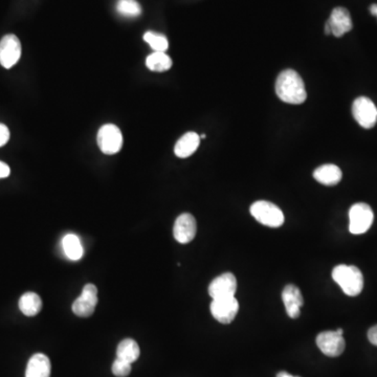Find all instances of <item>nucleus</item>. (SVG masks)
Wrapping results in <instances>:
<instances>
[{
  "label": "nucleus",
  "mask_w": 377,
  "mask_h": 377,
  "mask_svg": "<svg viewBox=\"0 0 377 377\" xmlns=\"http://www.w3.org/2000/svg\"><path fill=\"white\" fill-rule=\"evenodd\" d=\"M276 93L281 101L295 105L304 103L307 98L304 82L293 69H286L279 75L276 81Z\"/></svg>",
  "instance_id": "obj_1"
},
{
  "label": "nucleus",
  "mask_w": 377,
  "mask_h": 377,
  "mask_svg": "<svg viewBox=\"0 0 377 377\" xmlns=\"http://www.w3.org/2000/svg\"><path fill=\"white\" fill-rule=\"evenodd\" d=\"M332 279L349 297H356L364 288L362 271L353 265L341 264L332 271Z\"/></svg>",
  "instance_id": "obj_2"
},
{
  "label": "nucleus",
  "mask_w": 377,
  "mask_h": 377,
  "mask_svg": "<svg viewBox=\"0 0 377 377\" xmlns=\"http://www.w3.org/2000/svg\"><path fill=\"white\" fill-rule=\"evenodd\" d=\"M251 214L265 227H279L284 223V214L280 207L269 201H259L253 203Z\"/></svg>",
  "instance_id": "obj_3"
},
{
  "label": "nucleus",
  "mask_w": 377,
  "mask_h": 377,
  "mask_svg": "<svg viewBox=\"0 0 377 377\" xmlns=\"http://www.w3.org/2000/svg\"><path fill=\"white\" fill-rule=\"evenodd\" d=\"M97 143L100 150L104 155H117L123 146V135L117 126L113 124H105L99 129Z\"/></svg>",
  "instance_id": "obj_4"
},
{
  "label": "nucleus",
  "mask_w": 377,
  "mask_h": 377,
  "mask_svg": "<svg viewBox=\"0 0 377 377\" xmlns=\"http://www.w3.org/2000/svg\"><path fill=\"white\" fill-rule=\"evenodd\" d=\"M374 219L370 205L364 203H355L349 211V231L351 234H364L370 229Z\"/></svg>",
  "instance_id": "obj_5"
},
{
  "label": "nucleus",
  "mask_w": 377,
  "mask_h": 377,
  "mask_svg": "<svg viewBox=\"0 0 377 377\" xmlns=\"http://www.w3.org/2000/svg\"><path fill=\"white\" fill-rule=\"evenodd\" d=\"M352 113L355 121L363 128L371 129L377 122V108L372 100L366 97H360L354 100L352 105Z\"/></svg>",
  "instance_id": "obj_6"
},
{
  "label": "nucleus",
  "mask_w": 377,
  "mask_h": 377,
  "mask_svg": "<svg viewBox=\"0 0 377 377\" xmlns=\"http://www.w3.org/2000/svg\"><path fill=\"white\" fill-rule=\"evenodd\" d=\"M98 304V288L95 285L87 284L81 296L73 303V312L80 318H89L95 312Z\"/></svg>",
  "instance_id": "obj_7"
},
{
  "label": "nucleus",
  "mask_w": 377,
  "mask_h": 377,
  "mask_svg": "<svg viewBox=\"0 0 377 377\" xmlns=\"http://www.w3.org/2000/svg\"><path fill=\"white\" fill-rule=\"evenodd\" d=\"M21 57V43L17 36L5 35L0 40V65L9 69L19 61Z\"/></svg>",
  "instance_id": "obj_8"
},
{
  "label": "nucleus",
  "mask_w": 377,
  "mask_h": 377,
  "mask_svg": "<svg viewBox=\"0 0 377 377\" xmlns=\"http://www.w3.org/2000/svg\"><path fill=\"white\" fill-rule=\"evenodd\" d=\"M239 310V303L235 297L215 299L211 303V312L215 320L221 324H229L236 318Z\"/></svg>",
  "instance_id": "obj_9"
},
{
  "label": "nucleus",
  "mask_w": 377,
  "mask_h": 377,
  "mask_svg": "<svg viewBox=\"0 0 377 377\" xmlns=\"http://www.w3.org/2000/svg\"><path fill=\"white\" fill-rule=\"evenodd\" d=\"M317 345L327 356L336 358L345 350V340L338 331H324L317 336Z\"/></svg>",
  "instance_id": "obj_10"
},
{
  "label": "nucleus",
  "mask_w": 377,
  "mask_h": 377,
  "mask_svg": "<svg viewBox=\"0 0 377 377\" xmlns=\"http://www.w3.org/2000/svg\"><path fill=\"white\" fill-rule=\"evenodd\" d=\"M237 290L236 277L231 273H225L215 278L209 286V296L215 299L235 297Z\"/></svg>",
  "instance_id": "obj_11"
},
{
  "label": "nucleus",
  "mask_w": 377,
  "mask_h": 377,
  "mask_svg": "<svg viewBox=\"0 0 377 377\" xmlns=\"http://www.w3.org/2000/svg\"><path fill=\"white\" fill-rule=\"evenodd\" d=\"M196 231L197 225L194 216L189 213H185L179 215L175 220L173 235L177 242L187 244L195 238Z\"/></svg>",
  "instance_id": "obj_12"
},
{
  "label": "nucleus",
  "mask_w": 377,
  "mask_h": 377,
  "mask_svg": "<svg viewBox=\"0 0 377 377\" xmlns=\"http://www.w3.org/2000/svg\"><path fill=\"white\" fill-rule=\"evenodd\" d=\"M327 23L330 27L331 34L335 37H342L345 34L350 32L353 27L350 13L348 10L342 7L333 9Z\"/></svg>",
  "instance_id": "obj_13"
},
{
  "label": "nucleus",
  "mask_w": 377,
  "mask_h": 377,
  "mask_svg": "<svg viewBox=\"0 0 377 377\" xmlns=\"http://www.w3.org/2000/svg\"><path fill=\"white\" fill-rule=\"evenodd\" d=\"M282 300L289 318H299L301 313V307L304 304L300 289L296 285H287L282 291Z\"/></svg>",
  "instance_id": "obj_14"
},
{
  "label": "nucleus",
  "mask_w": 377,
  "mask_h": 377,
  "mask_svg": "<svg viewBox=\"0 0 377 377\" xmlns=\"http://www.w3.org/2000/svg\"><path fill=\"white\" fill-rule=\"evenodd\" d=\"M51 361L43 353H36L27 363L25 377H51Z\"/></svg>",
  "instance_id": "obj_15"
},
{
  "label": "nucleus",
  "mask_w": 377,
  "mask_h": 377,
  "mask_svg": "<svg viewBox=\"0 0 377 377\" xmlns=\"http://www.w3.org/2000/svg\"><path fill=\"white\" fill-rule=\"evenodd\" d=\"M201 144V137L196 133H187L177 141L174 153L179 159H187L196 152Z\"/></svg>",
  "instance_id": "obj_16"
},
{
  "label": "nucleus",
  "mask_w": 377,
  "mask_h": 377,
  "mask_svg": "<svg viewBox=\"0 0 377 377\" xmlns=\"http://www.w3.org/2000/svg\"><path fill=\"white\" fill-rule=\"evenodd\" d=\"M313 177L318 183L324 185H335L340 183L343 177L342 171L338 165H323L317 168L313 172Z\"/></svg>",
  "instance_id": "obj_17"
},
{
  "label": "nucleus",
  "mask_w": 377,
  "mask_h": 377,
  "mask_svg": "<svg viewBox=\"0 0 377 377\" xmlns=\"http://www.w3.org/2000/svg\"><path fill=\"white\" fill-rule=\"evenodd\" d=\"M139 354H141V350H139V345L133 339H126V340L122 341L117 346V358L119 360L133 364V363L137 362Z\"/></svg>",
  "instance_id": "obj_18"
},
{
  "label": "nucleus",
  "mask_w": 377,
  "mask_h": 377,
  "mask_svg": "<svg viewBox=\"0 0 377 377\" xmlns=\"http://www.w3.org/2000/svg\"><path fill=\"white\" fill-rule=\"evenodd\" d=\"M62 247L65 251V256L71 261H78L83 257L84 251L79 237L75 234L65 235L62 240Z\"/></svg>",
  "instance_id": "obj_19"
},
{
  "label": "nucleus",
  "mask_w": 377,
  "mask_h": 377,
  "mask_svg": "<svg viewBox=\"0 0 377 377\" xmlns=\"http://www.w3.org/2000/svg\"><path fill=\"white\" fill-rule=\"evenodd\" d=\"M19 308L27 317H35L42 308L41 298L35 293H27L19 300Z\"/></svg>",
  "instance_id": "obj_20"
},
{
  "label": "nucleus",
  "mask_w": 377,
  "mask_h": 377,
  "mask_svg": "<svg viewBox=\"0 0 377 377\" xmlns=\"http://www.w3.org/2000/svg\"><path fill=\"white\" fill-rule=\"evenodd\" d=\"M148 69L157 73H163L172 67V60L165 52H155L146 59Z\"/></svg>",
  "instance_id": "obj_21"
},
{
  "label": "nucleus",
  "mask_w": 377,
  "mask_h": 377,
  "mask_svg": "<svg viewBox=\"0 0 377 377\" xmlns=\"http://www.w3.org/2000/svg\"><path fill=\"white\" fill-rule=\"evenodd\" d=\"M144 40H145L146 43L150 45L151 49L155 52H165V53L168 47H169V41L163 34L147 32L144 35Z\"/></svg>",
  "instance_id": "obj_22"
},
{
  "label": "nucleus",
  "mask_w": 377,
  "mask_h": 377,
  "mask_svg": "<svg viewBox=\"0 0 377 377\" xmlns=\"http://www.w3.org/2000/svg\"><path fill=\"white\" fill-rule=\"evenodd\" d=\"M117 11L125 17H137L141 14V7L137 0H119Z\"/></svg>",
  "instance_id": "obj_23"
},
{
  "label": "nucleus",
  "mask_w": 377,
  "mask_h": 377,
  "mask_svg": "<svg viewBox=\"0 0 377 377\" xmlns=\"http://www.w3.org/2000/svg\"><path fill=\"white\" fill-rule=\"evenodd\" d=\"M111 370H113V375H115V376H128L131 372V364L130 363L125 362V361L119 360V358H117V360L113 362Z\"/></svg>",
  "instance_id": "obj_24"
},
{
  "label": "nucleus",
  "mask_w": 377,
  "mask_h": 377,
  "mask_svg": "<svg viewBox=\"0 0 377 377\" xmlns=\"http://www.w3.org/2000/svg\"><path fill=\"white\" fill-rule=\"evenodd\" d=\"M10 139V130L7 126L0 124V147H3Z\"/></svg>",
  "instance_id": "obj_25"
},
{
  "label": "nucleus",
  "mask_w": 377,
  "mask_h": 377,
  "mask_svg": "<svg viewBox=\"0 0 377 377\" xmlns=\"http://www.w3.org/2000/svg\"><path fill=\"white\" fill-rule=\"evenodd\" d=\"M368 339L369 341H370L371 344L377 346V325H375L372 328L369 329Z\"/></svg>",
  "instance_id": "obj_26"
},
{
  "label": "nucleus",
  "mask_w": 377,
  "mask_h": 377,
  "mask_svg": "<svg viewBox=\"0 0 377 377\" xmlns=\"http://www.w3.org/2000/svg\"><path fill=\"white\" fill-rule=\"evenodd\" d=\"M11 170H10L9 165L3 161H0V179H5L9 176Z\"/></svg>",
  "instance_id": "obj_27"
},
{
  "label": "nucleus",
  "mask_w": 377,
  "mask_h": 377,
  "mask_svg": "<svg viewBox=\"0 0 377 377\" xmlns=\"http://www.w3.org/2000/svg\"><path fill=\"white\" fill-rule=\"evenodd\" d=\"M277 377H299V376H293V375L289 374V373L285 372V371H282V372L279 373L278 375H277Z\"/></svg>",
  "instance_id": "obj_28"
},
{
  "label": "nucleus",
  "mask_w": 377,
  "mask_h": 377,
  "mask_svg": "<svg viewBox=\"0 0 377 377\" xmlns=\"http://www.w3.org/2000/svg\"><path fill=\"white\" fill-rule=\"evenodd\" d=\"M370 12L372 15L377 18V5H372L370 7Z\"/></svg>",
  "instance_id": "obj_29"
},
{
  "label": "nucleus",
  "mask_w": 377,
  "mask_h": 377,
  "mask_svg": "<svg viewBox=\"0 0 377 377\" xmlns=\"http://www.w3.org/2000/svg\"><path fill=\"white\" fill-rule=\"evenodd\" d=\"M325 34H326V35H330L331 34L330 27H329V25L327 23L326 25H325Z\"/></svg>",
  "instance_id": "obj_30"
},
{
  "label": "nucleus",
  "mask_w": 377,
  "mask_h": 377,
  "mask_svg": "<svg viewBox=\"0 0 377 377\" xmlns=\"http://www.w3.org/2000/svg\"><path fill=\"white\" fill-rule=\"evenodd\" d=\"M336 331H338V332L340 333V334H342V335H343V333H344V330H343L342 328L336 329Z\"/></svg>",
  "instance_id": "obj_31"
},
{
  "label": "nucleus",
  "mask_w": 377,
  "mask_h": 377,
  "mask_svg": "<svg viewBox=\"0 0 377 377\" xmlns=\"http://www.w3.org/2000/svg\"><path fill=\"white\" fill-rule=\"evenodd\" d=\"M201 139H205V135H201Z\"/></svg>",
  "instance_id": "obj_32"
}]
</instances>
